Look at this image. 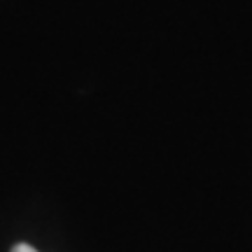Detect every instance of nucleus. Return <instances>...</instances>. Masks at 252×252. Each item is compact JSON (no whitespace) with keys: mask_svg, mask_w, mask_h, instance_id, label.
I'll use <instances>...</instances> for the list:
<instances>
[{"mask_svg":"<svg viewBox=\"0 0 252 252\" xmlns=\"http://www.w3.org/2000/svg\"><path fill=\"white\" fill-rule=\"evenodd\" d=\"M12 252H37L33 245H28V243H19V245H14L12 248Z\"/></svg>","mask_w":252,"mask_h":252,"instance_id":"nucleus-1","label":"nucleus"}]
</instances>
